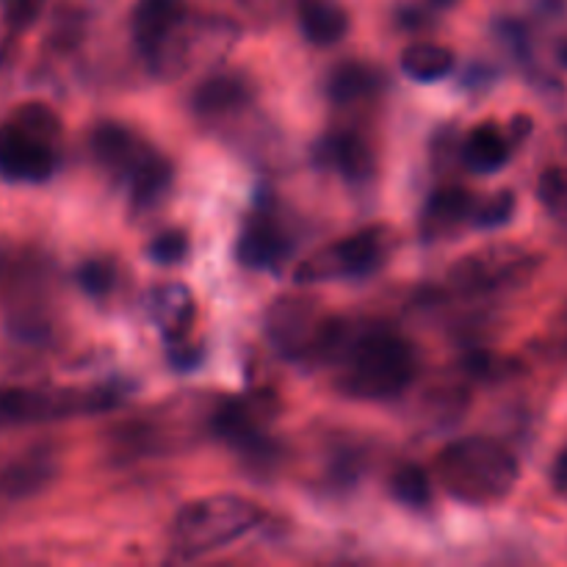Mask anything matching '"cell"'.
Here are the masks:
<instances>
[{
    "mask_svg": "<svg viewBox=\"0 0 567 567\" xmlns=\"http://www.w3.org/2000/svg\"><path fill=\"white\" fill-rule=\"evenodd\" d=\"M330 360H338V391L363 402L399 396L419 374V358L408 338L388 327L349 330L338 341Z\"/></svg>",
    "mask_w": 567,
    "mask_h": 567,
    "instance_id": "6da1fadb",
    "label": "cell"
},
{
    "mask_svg": "<svg viewBox=\"0 0 567 567\" xmlns=\"http://www.w3.org/2000/svg\"><path fill=\"white\" fill-rule=\"evenodd\" d=\"M435 480L457 502L491 507L515 491L520 465L504 443L485 435H471L446 443L437 452Z\"/></svg>",
    "mask_w": 567,
    "mask_h": 567,
    "instance_id": "7a4b0ae2",
    "label": "cell"
},
{
    "mask_svg": "<svg viewBox=\"0 0 567 567\" xmlns=\"http://www.w3.org/2000/svg\"><path fill=\"white\" fill-rule=\"evenodd\" d=\"M264 518V509L236 493L197 498L186 504L172 520V554L175 559H199L230 546L252 532Z\"/></svg>",
    "mask_w": 567,
    "mask_h": 567,
    "instance_id": "3957f363",
    "label": "cell"
},
{
    "mask_svg": "<svg viewBox=\"0 0 567 567\" xmlns=\"http://www.w3.org/2000/svg\"><path fill=\"white\" fill-rule=\"evenodd\" d=\"M61 120L50 105L22 103L0 122V177L11 183H42L59 166L55 144Z\"/></svg>",
    "mask_w": 567,
    "mask_h": 567,
    "instance_id": "277c9868",
    "label": "cell"
},
{
    "mask_svg": "<svg viewBox=\"0 0 567 567\" xmlns=\"http://www.w3.org/2000/svg\"><path fill=\"white\" fill-rule=\"evenodd\" d=\"M266 338L288 360L332 358L341 341L343 321L327 316L319 299L288 293L275 299L266 310Z\"/></svg>",
    "mask_w": 567,
    "mask_h": 567,
    "instance_id": "5b68a950",
    "label": "cell"
},
{
    "mask_svg": "<svg viewBox=\"0 0 567 567\" xmlns=\"http://www.w3.org/2000/svg\"><path fill=\"white\" fill-rule=\"evenodd\" d=\"M120 404V391L97 388H0V430L3 426L53 424L94 415Z\"/></svg>",
    "mask_w": 567,
    "mask_h": 567,
    "instance_id": "8992f818",
    "label": "cell"
},
{
    "mask_svg": "<svg viewBox=\"0 0 567 567\" xmlns=\"http://www.w3.org/2000/svg\"><path fill=\"white\" fill-rule=\"evenodd\" d=\"M396 247V230L388 225H371L347 238L316 249L293 271L297 282H327L343 277H365L388 264Z\"/></svg>",
    "mask_w": 567,
    "mask_h": 567,
    "instance_id": "52a82bcc",
    "label": "cell"
},
{
    "mask_svg": "<svg viewBox=\"0 0 567 567\" xmlns=\"http://www.w3.org/2000/svg\"><path fill=\"white\" fill-rule=\"evenodd\" d=\"M543 258L520 244H487L474 249L449 269V286L465 297L518 288L535 277Z\"/></svg>",
    "mask_w": 567,
    "mask_h": 567,
    "instance_id": "ba28073f",
    "label": "cell"
},
{
    "mask_svg": "<svg viewBox=\"0 0 567 567\" xmlns=\"http://www.w3.org/2000/svg\"><path fill=\"white\" fill-rule=\"evenodd\" d=\"M277 415H280V396L275 391H252L227 399L221 408H216L210 424L216 437L247 452L249 446L266 441V430Z\"/></svg>",
    "mask_w": 567,
    "mask_h": 567,
    "instance_id": "9c48e42d",
    "label": "cell"
},
{
    "mask_svg": "<svg viewBox=\"0 0 567 567\" xmlns=\"http://www.w3.org/2000/svg\"><path fill=\"white\" fill-rule=\"evenodd\" d=\"M92 153L105 172L131 181L133 172L147 164L155 150L131 127L120 125V122H103L92 133Z\"/></svg>",
    "mask_w": 567,
    "mask_h": 567,
    "instance_id": "30bf717a",
    "label": "cell"
},
{
    "mask_svg": "<svg viewBox=\"0 0 567 567\" xmlns=\"http://www.w3.org/2000/svg\"><path fill=\"white\" fill-rule=\"evenodd\" d=\"M55 476H59L55 454L44 452V449L22 454L20 460L0 468V507H9V504H20L39 496V493L53 485Z\"/></svg>",
    "mask_w": 567,
    "mask_h": 567,
    "instance_id": "8fae6325",
    "label": "cell"
},
{
    "mask_svg": "<svg viewBox=\"0 0 567 567\" xmlns=\"http://www.w3.org/2000/svg\"><path fill=\"white\" fill-rule=\"evenodd\" d=\"M183 14H186L183 0H138L131 17V31L142 53H161L183 22Z\"/></svg>",
    "mask_w": 567,
    "mask_h": 567,
    "instance_id": "7c38bea8",
    "label": "cell"
},
{
    "mask_svg": "<svg viewBox=\"0 0 567 567\" xmlns=\"http://www.w3.org/2000/svg\"><path fill=\"white\" fill-rule=\"evenodd\" d=\"M288 252V236L269 214H258L244 225L236 255L249 269H269Z\"/></svg>",
    "mask_w": 567,
    "mask_h": 567,
    "instance_id": "4fadbf2b",
    "label": "cell"
},
{
    "mask_svg": "<svg viewBox=\"0 0 567 567\" xmlns=\"http://www.w3.org/2000/svg\"><path fill=\"white\" fill-rule=\"evenodd\" d=\"M474 197L463 186L437 188L421 216V230L430 238H449L457 227L474 219Z\"/></svg>",
    "mask_w": 567,
    "mask_h": 567,
    "instance_id": "5bb4252c",
    "label": "cell"
},
{
    "mask_svg": "<svg viewBox=\"0 0 567 567\" xmlns=\"http://www.w3.org/2000/svg\"><path fill=\"white\" fill-rule=\"evenodd\" d=\"M321 161L352 183L369 181L371 172H374V150L354 131L327 136L324 144H321Z\"/></svg>",
    "mask_w": 567,
    "mask_h": 567,
    "instance_id": "9a60e30c",
    "label": "cell"
},
{
    "mask_svg": "<svg viewBox=\"0 0 567 567\" xmlns=\"http://www.w3.org/2000/svg\"><path fill=\"white\" fill-rule=\"evenodd\" d=\"M150 313L153 321L161 327L166 341L177 343L188 336V327L194 321V297L181 282H166L158 286L150 297Z\"/></svg>",
    "mask_w": 567,
    "mask_h": 567,
    "instance_id": "2e32d148",
    "label": "cell"
},
{
    "mask_svg": "<svg viewBox=\"0 0 567 567\" xmlns=\"http://www.w3.org/2000/svg\"><path fill=\"white\" fill-rule=\"evenodd\" d=\"M252 94V86L238 72H216L203 81L194 92V111L199 116H225L244 105Z\"/></svg>",
    "mask_w": 567,
    "mask_h": 567,
    "instance_id": "e0dca14e",
    "label": "cell"
},
{
    "mask_svg": "<svg viewBox=\"0 0 567 567\" xmlns=\"http://www.w3.org/2000/svg\"><path fill=\"white\" fill-rule=\"evenodd\" d=\"M463 161L474 172H498L509 161V142L496 125H480L465 136Z\"/></svg>",
    "mask_w": 567,
    "mask_h": 567,
    "instance_id": "ac0fdd59",
    "label": "cell"
},
{
    "mask_svg": "<svg viewBox=\"0 0 567 567\" xmlns=\"http://www.w3.org/2000/svg\"><path fill=\"white\" fill-rule=\"evenodd\" d=\"M299 22H302L305 37L313 44H336L347 33L349 14L341 6L327 3V0H308L299 9Z\"/></svg>",
    "mask_w": 567,
    "mask_h": 567,
    "instance_id": "d6986e66",
    "label": "cell"
},
{
    "mask_svg": "<svg viewBox=\"0 0 567 567\" xmlns=\"http://www.w3.org/2000/svg\"><path fill=\"white\" fill-rule=\"evenodd\" d=\"M402 70L413 81H441V78H446L454 70V53L446 44L415 42L402 53Z\"/></svg>",
    "mask_w": 567,
    "mask_h": 567,
    "instance_id": "ffe728a7",
    "label": "cell"
},
{
    "mask_svg": "<svg viewBox=\"0 0 567 567\" xmlns=\"http://www.w3.org/2000/svg\"><path fill=\"white\" fill-rule=\"evenodd\" d=\"M131 197L136 208H147V205H155L166 194L172 183V164L164 158V155L155 153L147 164L138 166L133 172L131 181Z\"/></svg>",
    "mask_w": 567,
    "mask_h": 567,
    "instance_id": "44dd1931",
    "label": "cell"
},
{
    "mask_svg": "<svg viewBox=\"0 0 567 567\" xmlns=\"http://www.w3.org/2000/svg\"><path fill=\"white\" fill-rule=\"evenodd\" d=\"M377 75L365 64H341L330 75V97L336 103H358L374 94Z\"/></svg>",
    "mask_w": 567,
    "mask_h": 567,
    "instance_id": "7402d4cb",
    "label": "cell"
},
{
    "mask_svg": "<svg viewBox=\"0 0 567 567\" xmlns=\"http://www.w3.org/2000/svg\"><path fill=\"white\" fill-rule=\"evenodd\" d=\"M396 502L410 509H426L432 504V476L421 465H402L391 480Z\"/></svg>",
    "mask_w": 567,
    "mask_h": 567,
    "instance_id": "603a6c76",
    "label": "cell"
},
{
    "mask_svg": "<svg viewBox=\"0 0 567 567\" xmlns=\"http://www.w3.org/2000/svg\"><path fill=\"white\" fill-rule=\"evenodd\" d=\"M537 199L554 216H567V166H548L537 181Z\"/></svg>",
    "mask_w": 567,
    "mask_h": 567,
    "instance_id": "cb8c5ba5",
    "label": "cell"
},
{
    "mask_svg": "<svg viewBox=\"0 0 567 567\" xmlns=\"http://www.w3.org/2000/svg\"><path fill=\"white\" fill-rule=\"evenodd\" d=\"M515 214V194L509 188H502L493 197H487L485 203L474 208V225L485 227V230H496L504 227Z\"/></svg>",
    "mask_w": 567,
    "mask_h": 567,
    "instance_id": "d4e9b609",
    "label": "cell"
},
{
    "mask_svg": "<svg viewBox=\"0 0 567 567\" xmlns=\"http://www.w3.org/2000/svg\"><path fill=\"white\" fill-rule=\"evenodd\" d=\"M150 255H153L155 264H181L188 255V236L183 230L161 233V236L153 238V244H150Z\"/></svg>",
    "mask_w": 567,
    "mask_h": 567,
    "instance_id": "484cf974",
    "label": "cell"
},
{
    "mask_svg": "<svg viewBox=\"0 0 567 567\" xmlns=\"http://www.w3.org/2000/svg\"><path fill=\"white\" fill-rule=\"evenodd\" d=\"M78 277H81L83 291L92 293V297H109L116 282L114 266L105 264V260H89V264L81 266Z\"/></svg>",
    "mask_w": 567,
    "mask_h": 567,
    "instance_id": "4316f807",
    "label": "cell"
},
{
    "mask_svg": "<svg viewBox=\"0 0 567 567\" xmlns=\"http://www.w3.org/2000/svg\"><path fill=\"white\" fill-rule=\"evenodd\" d=\"M44 0H3V20L9 33H20L37 22Z\"/></svg>",
    "mask_w": 567,
    "mask_h": 567,
    "instance_id": "83f0119b",
    "label": "cell"
},
{
    "mask_svg": "<svg viewBox=\"0 0 567 567\" xmlns=\"http://www.w3.org/2000/svg\"><path fill=\"white\" fill-rule=\"evenodd\" d=\"M551 485L557 493H567V446L557 454V460H554Z\"/></svg>",
    "mask_w": 567,
    "mask_h": 567,
    "instance_id": "f1b7e54d",
    "label": "cell"
},
{
    "mask_svg": "<svg viewBox=\"0 0 567 567\" xmlns=\"http://www.w3.org/2000/svg\"><path fill=\"white\" fill-rule=\"evenodd\" d=\"M6 53H9V42H6V37H0V64H3Z\"/></svg>",
    "mask_w": 567,
    "mask_h": 567,
    "instance_id": "f546056e",
    "label": "cell"
},
{
    "mask_svg": "<svg viewBox=\"0 0 567 567\" xmlns=\"http://www.w3.org/2000/svg\"><path fill=\"white\" fill-rule=\"evenodd\" d=\"M6 266H9V255H6L3 249H0V277L6 275Z\"/></svg>",
    "mask_w": 567,
    "mask_h": 567,
    "instance_id": "4dcf8cb0",
    "label": "cell"
},
{
    "mask_svg": "<svg viewBox=\"0 0 567 567\" xmlns=\"http://www.w3.org/2000/svg\"><path fill=\"white\" fill-rule=\"evenodd\" d=\"M559 55H563V61L567 64V44H563V50H559Z\"/></svg>",
    "mask_w": 567,
    "mask_h": 567,
    "instance_id": "1f68e13d",
    "label": "cell"
},
{
    "mask_svg": "<svg viewBox=\"0 0 567 567\" xmlns=\"http://www.w3.org/2000/svg\"><path fill=\"white\" fill-rule=\"evenodd\" d=\"M437 3H443V6H449V3H454V0H437Z\"/></svg>",
    "mask_w": 567,
    "mask_h": 567,
    "instance_id": "d6a6232c",
    "label": "cell"
}]
</instances>
